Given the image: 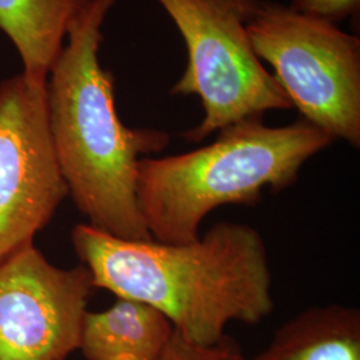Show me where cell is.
<instances>
[{
	"instance_id": "obj_1",
	"label": "cell",
	"mask_w": 360,
	"mask_h": 360,
	"mask_svg": "<svg viewBox=\"0 0 360 360\" xmlns=\"http://www.w3.org/2000/svg\"><path fill=\"white\" fill-rule=\"evenodd\" d=\"M71 239L95 290L154 307L195 345H217L230 323L257 324L274 311L267 248L248 224L220 221L193 242L171 245L87 223Z\"/></svg>"
},
{
	"instance_id": "obj_2",
	"label": "cell",
	"mask_w": 360,
	"mask_h": 360,
	"mask_svg": "<svg viewBox=\"0 0 360 360\" xmlns=\"http://www.w3.org/2000/svg\"><path fill=\"white\" fill-rule=\"evenodd\" d=\"M117 0H90L51 67L47 112L68 195L89 224L122 239H153L143 221L139 160L163 151L165 131L129 129L117 115L114 75L99 60L102 26Z\"/></svg>"
},
{
	"instance_id": "obj_3",
	"label": "cell",
	"mask_w": 360,
	"mask_h": 360,
	"mask_svg": "<svg viewBox=\"0 0 360 360\" xmlns=\"http://www.w3.org/2000/svg\"><path fill=\"white\" fill-rule=\"evenodd\" d=\"M202 148L139 160L136 199L150 236L160 243L196 240L219 207L255 206L264 188L291 187L312 156L334 139L307 120L270 127L263 116L227 126Z\"/></svg>"
},
{
	"instance_id": "obj_4",
	"label": "cell",
	"mask_w": 360,
	"mask_h": 360,
	"mask_svg": "<svg viewBox=\"0 0 360 360\" xmlns=\"http://www.w3.org/2000/svg\"><path fill=\"white\" fill-rule=\"evenodd\" d=\"M179 30L187 65L171 95L199 96L205 115L181 134L199 143L214 132L292 105L252 50L245 25L259 0H156Z\"/></svg>"
},
{
	"instance_id": "obj_5",
	"label": "cell",
	"mask_w": 360,
	"mask_h": 360,
	"mask_svg": "<svg viewBox=\"0 0 360 360\" xmlns=\"http://www.w3.org/2000/svg\"><path fill=\"white\" fill-rule=\"evenodd\" d=\"M245 30L292 107L335 141L360 147V39L290 6L259 0Z\"/></svg>"
},
{
	"instance_id": "obj_6",
	"label": "cell",
	"mask_w": 360,
	"mask_h": 360,
	"mask_svg": "<svg viewBox=\"0 0 360 360\" xmlns=\"http://www.w3.org/2000/svg\"><path fill=\"white\" fill-rule=\"evenodd\" d=\"M47 80L0 83V262L27 245L68 195L52 143Z\"/></svg>"
},
{
	"instance_id": "obj_7",
	"label": "cell",
	"mask_w": 360,
	"mask_h": 360,
	"mask_svg": "<svg viewBox=\"0 0 360 360\" xmlns=\"http://www.w3.org/2000/svg\"><path fill=\"white\" fill-rule=\"evenodd\" d=\"M95 287L82 263L60 269L34 245L0 262V360H67Z\"/></svg>"
},
{
	"instance_id": "obj_8",
	"label": "cell",
	"mask_w": 360,
	"mask_h": 360,
	"mask_svg": "<svg viewBox=\"0 0 360 360\" xmlns=\"http://www.w3.org/2000/svg\"><path fill=\"white\" fill-rule=\"evenodd\" d=\"M174 324L160 311L129 297L83 319L80 346L87 360H162Z\"/></svg>"
},
{
	"instance_id": "obj_9",
	"label": "cell",
	"mask_w": 360,
	"mask_h": 360,
	"mask_svg": "<svg viewBox=\"0 0 360 360\" xmlns=\"http://www.w3.org/2000/svg\"><path fill=\"white\" fill-rule=\"evenodd\" d=\"M90 0H0V31L18 50L23 74L47 80L71 27Z\"/></svg>"
},
{
	"instance_id": "obj_10",
	"label": "cell",
	"mask_w": 360,
	"mask_h": 360,
	"mask_svg": "<svg viewBox=\"0 0 360 360\" xmlns=\"http://www.w3.org/2000/svg\"><path fill=\"white\" fill-rule=\"evenodd\" d=\"M245 360H360V311L339 304L306 309Z\"/></svg>"
},
{
	"instance_id": "obj_11",
	"label": "cell",
	"mask_w": 360,
	"mask_h": 360,
	"mask_svg": "<svg viewBox=\"0 0 360 360\" xmlns=\"http://www.w3.org/2000/svg\"><path fill=\"white\" fill-rule=\"evenodd\" d=\"M239 345L224 336L212 346H199L175 330L162 360H245Z\"/></svg>"
},
{
	"instance_id": "obj_12",
	"label": "cell",
	"mask_w": 360,
	"mask_h": 360,
	"mask_svg": "<svg viewBox=\"0 0 360 360\" xmlns=\"http://www.w3.org/2000/svg\"><path fill=\"white\" fill-rule=\"evenodd\" d=\"M290 7L336 25L359 13L360 0H291Z\"/></svg>"
}]
</instances>
